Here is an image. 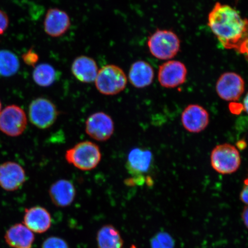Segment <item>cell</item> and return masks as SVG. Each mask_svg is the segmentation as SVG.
Returning <instances> with one entry per match:
<instances>
[{
    "label": "cell",
    "instance_id": "6da1fadb",
    "mask_svg": "<svg viewBox=\"0 0 248 248\" xmlns=\"http://www.w3.org/2000/svg\"><path fill=\"white\" fill-rule=\"evenodd\" d=\"M208 26L225 49L238 51L248 38V20L227 4L216 3L209 14Z\"/></svg>",
    "mask_w": 248,
    "mask_h": 248
},
{
    "label": "cell",
    "instance_id": "7a4b0ae2",
    "mask_svg": "<svg viewBox=\"0 0 248 248\" xmlns=\"http://www.w3.org/2000/svg\"><path fill=\"white\" fill-rule=\"evenodd\" d=\"M100 149L94 142L85 141L79 142L65 154L67 162L82 170H91L101 162Z\"/></svg>",
    "mask_w": 248,
    "mask_h": 248
},
{
    "label": "cell",
    "instance_id": "3957f363",
    "mask_svg": "<svg viewBox=\"0 0 248 248\" xmlns=\"http://www.w3.org/2000/svg\"><path fill=\"white\" fill-rule=\"evenodd\" d=\"M147 45L151 54L160 60H170L178 54L181 41L172 31L157 30L149 37Z\"/></svg>",
    "mask_w": 248,
    "mask_h": 248
},
{
    "label": "cell",
    "instance_id": "277c9868",
    "mask_svg": "<svg viewBox=\"0 0 248 248\" xmlns=\"http://www.w3.org/2000/svg\"><path fill=\"white\" fill-rule=\"evenodd\" d=\"M127 82V77L122 68L116 65L108 64L98 70L95 84L101 94L113 95L123 91Z\"/></svg>",
    "mask_w": 248,
    "mask_h": 248
},
{
    "label": "cell",
    "instance_id": "5b68a950",
    "mask_svg": "<svg viewBox=\"0 0 248 248\" xmlns=\"http://www.w3.org/2000/svg\"><path fill=\"white\" fill-rule=\"evenodd\" d=\"M210 160L213 169L222 175L236 172L241 161L237 149L229 144H220L214 148Z\"/></svg>",
    "mask_w": 248,
    "mask_h": 248
},
{
    "label": "cell",
    "instance_id": "8992f818",
    "mask_svg": "<svg viewBox=\"0 0 248 248\" xmlns=\"http://www.w3.org/2000/svg\"><path fill=\"white\" fill-rule=\"evenodd\" d=\"M58 115L57 107L47 98H37L30 104L29 117L30 122L39 129L49 128L55 123Z\"/></svg>",
    "mask_w": 248,
    "mask_h": 248
},
{
    "label": "cell",
    "instance_id": "52a82bcc",
    "mask_svg": "<svg viewBox=\"0 0 248 248\" xmlns=\"http://www.w3.org/2000/svg\"><path fill=\"white\" fill-rule=\"evenodd\" d=\"M27 117L22 108L8 105L0 112V131L10 137H18L26 131Z\"/></svg>",
    "mask_w": 248,
    "mask_h": 248
},
{
    "label": "cell",
    "instance_id": "ba28073f",
    "mask_svg": "<svg viewBox=\"0 0 248 248\" xmlns=\"http://www.w3.org/2000/svg\"><path fill=\"white\" fill-rule=\"evenodd\" d=\"M153 156L150 151L141 148L133 149L129 153L126 167L134 184H142L145 179L142 176L147 172L153 163Z\"/></svg>",
    "mask_w": 248,
    "mask_h": 248
},
{
    "label": "cell",
    "instance_id": "9c48e42d",
    "mask_svg": "<svg viewBox=\"0 0 248 248\" xmlns=\"http://www.w3.org/2000/svg\"><path fill=\"white\" fill-rule=\"evenodd\" d=\"M245 91L244 80L239 74L234 72L225 73L216 83V92L219 97L226 101L239 100Z\"/></svg>",
    "mask_w": 248,
    "mask_h": 248
},
{
    "label": "cell",
    "instance_id": "30bf717a",
    "mask_svg": "<svg viewBox=\"0 0 248 248\" xmlns=\"http://www.w3.org/2000/svg\"><path fill=\"white\" fill-rule=\"evenodd\" d=\"M85 131L90 137L98 141L108 140L113 135L114 122L110 116L104 112L92 114L87 119Z\"/></svg>",
    "mask_w": 248,
    "mask_h": 248
},
{
    "label": "cell",
    "instance_id": "8fae6325",
    "mask_svg": "<svg viewBox=\"0 0 248 248\" xmlns=\"http://www.w3.org/2000/svg\"><path fill=\"white\" fill-rule=\"evenodd\" d=\"M187 70L184 63L178 61H169L159 67L158 80L165 88H175L184 83Z\"/></svg>",
    "mask_w": 248,
    "mask_h": 248
},
{
    "label": "cell",
    "instance_id": "7c38bea8",
    "mask_svg": "<svg viewBox=\"0 0 248 248\" xmlns=\"http://www.w3.org/2000/svg\"><path fill=\"white\" fill-rule=\"evenodd\" d=\"M26 181V171L19 164L8 161L0 164V187L3 190L16 191Z\"/></svg>",
    "mask_w": 248,
    "mask_h": 248
},
{
    "label": "cell",
    "instance_id": "4fadbf2b",
    "mask_svg": "<svg viewBox=\"0 0 248 248\" xmlns=\"http://www.w3.org/2000/svg\"><path fill=\"white\" fill-rule=\"evenodd\" d=\"M209 114L205 108L199 105L192 104L185 108L181 117L185 129L190 133L204 131L209 123Z\"/></svg>",
    "mask_w": 248,
    "mask_h": 248
},
{
    "label": "cell",
    "instance_id": "5bb4252c",
    "mask_svg": "<svg viewBox=\"0 0 248 248\" xmlns=\"http://www.w3.org/2000/svg\"><path fill=\"white\" fill-rule=\"evenodd\" d=\"M71 26L69 16L58 8H51L46 12L44 21L45 32L52 38H58L67 32Z\"/></svg>",
    "mask_w": 248,
    "mask_h": 248
},
{
    "label": "cell",
    "instance_id": "9a60e30c",
    "mask_svg": "<svg viewBox=\"0 0 248 248\" xmlns=\"http://www.w3.org/2000/svg\"><path fill=\"white\" fill-rule=\"evenodd\" d=\"M50 214L44 207L34 206L25 211L24 225L32 232L43 233L51 226Z\"/></svg>",
    "mask_w": 248,
    "mask_h": 248
},
{
    "label": "cell",
    "instance_id": "2e32d148",
    "mask_svg": "<svg viewBox=\"0 0 248 248\" xmlns=\"http://www.w3.org/2000/svg\"><path fill=\"white\" fill-rule=\"evenodd\" d=\"M49 195L56 206L66 207L71 205L75 200V186L69 180H58L51 186Z\"/></svg>",
    "mask_w": 248,
    "mask_h": 248
},
{
    "label": "cell",
    "instance_id": "e0dca14e",
    "mask_svg": "<svg viewBox=\"0 0 248 248\" xmlns=\"http://www.w3.org/2000/svg\"><path fill=\"white\" fill-rule=\"evenodd\" d=\"M71 71L73 76L79 81L90 83L95 82L98 68L94 60L87 56L82 55L74 60L71 65Z\"/></svg>",
    "mask_w": 248,
    "mask_h": 248
},
{
    "label": "cell",
    "instance_id": "ac0fdd59",
    "mask_svg": "<svg viewBox=\"0 0 248 248\" xmlns=\"http://www.w3.org/2000/svg\"><path fill=\"white\" fill-rule=\"evenodd\" d=\"M153 67L144 61H138L132 64L129 71V80L136 88H144L150 86L154 79Z\"/></svg>",
    "mask_w": 248,
    "mask_h": 248
},
{
    "label": "cell",
    "instance_id": "d6986e66",
    "mask_svg": "<svg viewBox=\"0 0 248 248\" xmlns=\"http://www.w3.org/2000/svg\"><path fill=\"white\" fill-rule=\"evenodd\" d=\"M5 240L12 248H31L35 240V235L26 225L17 224L8 229L5 235Z\"/></svg>",
    "mask_w": 248,
    "mask_h": 248
},
{
    "label": "cell",
    "instance_id": "ffe728a7",
    "mask_svg": "<svg viewBox=\"0 0 248 248\" xmlns=\"http://www.w3.org/2000/svg\"><path fill=\"white\" fill-rule=\"evenodd\" d=\"M98 248H123L124 241L120 232L111 225H107L98 231L97 235Z\"/></svg>",
    "mask_w": 248,
    "mask_h": 248
},
{
    "label": "cell",
    "instance_id": "44dd1931",
    "mask_svg": "<svg viewBox=\"0 0 248 248\" xmlns=\"http://www.w3.org/2000/svg\"><path fill=\"white\" fill-rule=\"evenodd\" d=\"M32 78L37 85L43 88L51 86L55 82L57 73L54 67L48 63H42L35 67Z\"/></svg>",
    "mask_w": 248,
    "mask_h": 248
},
{
    "label": "cell",
    "instance_id": "7402d4cb",
    "mask_svg": "<svg viewBox=\"0 0 248 248\" xmlns=\"http://www.w3.org/2000/svg\"><path fill=\"white\" fill-rule=\"evenodd\" d=\"M19 69L20 61L16 55L7 49L0 50V76H13Z\"/></svg>",
    "mask_w": 248,
    "mask_h": 248
},
{
    "label": "cell",
    "instance_id": "603a6c76",
    "mask_svg": "<svg viewBox=\"0 0 248 248\" xmlns=\"http://www.w3.org/2000/svg\"><path fill=\"white\" fill-rule=\"evenodd\" d=\"M151 248H174L175 241L166 232H158L151 240Z\"/></svg>",
    "mask_w": 248,
    "mask_h": 248
},
{
    "label": "cell",
    "instance_id": "cb8c5ba5",
    "mask_svg": "<svg viewBox=\"0 0 248 248\" xmlns=\"http://www.w3.org/2000/svg\"><path fill=\"white\" fill-rule=\"evenodd\" d=\"M42 248H69L67 242L58 237H50L43 242Z\"/></svg>",
    "mask_w": 248,
    "mask_h": 248
},
{
    "label": "cell",
    "instance_id": "d4e9b609",
    "mask_svg": "<svg viewBox=\"0 0 248 248\" xmlns=\"http://www.w3.org/2000/svg\"><path fill=\"white\" fill-rule=\"evenodd\" d=\"M23 60L25 63L28 66L35 67L38 63L39 60V55L33 50V48H31L27 51L22 56Z\"/></svg>",
    "mask_w": 248,
    "mask_h": 248
},
{
    "label": "cell",
    "instance_id": "484cf974",
    "mask_svg": "<svg viewBox=\"0 0 248 248\" xmlns=\"http://www.w3.org/2000/svg\"><path fill=\"white\" fill-rule=\"evenodd\" d=\"M9 26V17L4 11L0 9V35H2Z\"/></svg>",
    "mask_w": 248,
    "mask_h": 248
},
{
    "label": "cell",
    "instance_id": "4316f807",
    "mask_svg": "<svg viewBox=\"0 0 248 248\" xmlns=\"http://www.w3.org/2000/svg\"><path fill=\"white\" fill-rule=\"evenodd\" d=\"M229 109L232 114H238L241 112L242 110H244V108L243 105L235 103L234 102L229 105Z\"/></svg>",
    "mask_w": 248,
    "mask_h": 248
},
{
    "label": "cell",
    "instance_id": "83f0119b",
    "mask_svg": "<svg viewBox=\"0 0 248 248\" xmlns=\"http://www.w3.org/2000/svg\"><path fill=\"white\" fill-rule=\"evenodd\" d=\"M240 200L248 206V185L244 186L240 195Z\"/></svg>",
    "mask_w": 248,
    "mask_h": 248
},
{
    "label": "cell",
    "instance_id": "f1b7e54d",
    "mask_svg": "<svg viewBox=\"0 0 248 248\" xmlns=\"http://www.w3.org/2000/svg\"><path fill=\"white\" fill-rule=\"evenodd\" d=\"M238 52L240 54L246 55L248 60V38L242 43Z\"/></svg>",
    "mask_w": 248,
    "mask_h": 248
},
{
    "label": "cell",
    "instance_id": "f546056e",
    "mask_svg": "<svg viewBox=\"0 0 248 248\" xmlns=\"http://www.w3.org/2000/svg\"><path fill=\"white\" fill-rule=\"evenodd\" d=\"M245 226L248 229V206L244 207L241 215Z\"/></svg>",
    "mask_w": 248,
    "mask_h": 248
},
{
    "label": "cell",
    "instance_id": "4dcf8cb0",
    "mask_svg": "<svg viewBox=\"0 0 248 248\" xmlns=\"http://www.w3.org/2000/svg\"><path fill=\"white\" fill-rule=\"evenodd\" d=\"M243 106L244 110L246 111V112L248 114V93L244 99Z\"/></svg>",
    "mask_w": 248,
    "mask_h": 248
},
{
    "label": "cell",
    "instance_id": "1f68e13d",
    "mask_svg": "<svg viewBox=\"0 0 248 248\" xmlns=\"http://www.w3.org/2000/svg\"><path fill=\"white\" fill-rule=\"evenodd\" d=\"M244 184H245V185H248V178L247 179H246V180H245Z\"/></svg>",
    "mask_w": 248,
    "mask_h": 248
},
{
    "label": "cell",
    "instance_id": "d6a6232c",
    "mask_svg": "<svg viewBox=\"0 0 248 248\" xmlns=\"http://www.w3.org/2000/svg\"><path fill=\"white\" fill-rule=\"evenodd\" d=\"M1 108H2V104H1V101H0V112H1Z\"/></svg>",
    "mask_w": 248,
    "mask_h": 248
},
{
    "label": "cell",
    "instance_id": "836d02e7",
    "mask_svg": "<svg viewBox=\"0 0 248 248\" xmlns=\"http://www.w3.org/2000/svg\"><path fill=\"white\" fill-rule=\"evenodd\" d=\"M137 248V247H136L135 245H132V246L131 247V248Z\"/></svg>",
    "mask_w": 248,
    "mask_h": 248
}]
</instances>
